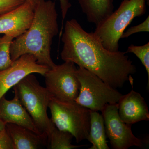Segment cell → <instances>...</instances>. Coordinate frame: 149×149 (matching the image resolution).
Masks as SVG:
<instances>
[{"label": "cell", "instance_id": "obj_12", "mask_svg": "<svg viewBox=\"0 0 149 149\" xmlns=\"http://www.w3.org/2000/svg\"><path fill=\"white\" fill-rule=\"evenodd\" d=\"M9 100L4 95L0 99V119L5 123H12L24 127L37 134L41 133L33 119L19 100L17 93Z\"/></svg>", "mask_w": 149, "mask_h": 149}, {"label": "cell", "instance_id": "obj_19", "mask_svg": "<svg viewBox=\"0 0 149 149\" xmlns=\"http://www.w3.org/2000/svg\"><path fill=\"white\" fill-rule=\"evenodd\" d=\"M149 32V17H147L145 21L141 24L136 26L131 27L128 28L126 31H124L123 33L121 39L128 38L130 35L136 33L141 32Z\"/></svg>", "mask_w": 149, "mask_h": 149}, {"label": "cell", "instance_id": "obj_21", "mask_svg": "<svg viewBox=\"0 0 149 149\" xmlns=\"http://www.w3.org/2000/svg\"><path fill=\"white\" fill-rule=\"evenodd\" d=\"M0 149H15L13 141L6 128L0 131Z\"/></svg>", "mask_w": 149, "mask_h": 149}, {"label": "cell", "instance_id": "obj_9", "mask_svg": "<svg viewBox=\"0 0 149 149\" xmlns=\"http://www.w3.org/2000/svg\"><path fill=\"white\" fill-rule=\"evenodd\" d=\"M49 70L47 67L37 63L32 55L21 56L8 68L0 71V99L27 75L37 73L44 76Z\"/></svg>", "mask_w": 149, "mask_h": 149}, {"label": "cell", "instance_id": "obj_7", "mask_svg": "<svg viewBox=\"0 0 149 149\" xmlns=\"http://www.w3.org/2000/svg\"><path fill=\"white\" fill-rule=\"evenodd\" d=\"M77 69L73 63L65 62L46 72L44 75L45 88L52 97L65 101H75L80 88Z\"/></svg>", "mask_w": 149, "mask_h": 149}, {"label": "cell", "instance_id": "obj_1", "mask_svg": "<svg viewBox=\"0 0 149 149\" xmlns=\"http://www.w3.org/2000/svg\"><path fill=\"white\" fill-rule=\"evenodd\" d=\"M61 53L65 62H71L94 73L112 88L133 85L136 65L125 52H111L104 47L93 32L84 30L76 19L66 21L62 36Z\"/></svg>", "mask_w": 149, "mask_h": 149}, {"label": "cell", "instance_id": "obj_25", "mask_svg": "<svg viewBox=\"0 0 149 149\" xmlns=\"http://www.w3.org/2000/svg\"><path fill=\"white\" fill-rule=\"evenodd\" d=\"M122 1H123V0H122Z\"/></svg>", "mask_w": 149, "mask_h": 149}, {"label": "cell", "instance_id": "obj_3", "mask_svg": "<svg viewBox=\"0 0 149 149\" xmlns=\"http://www.w3.org/2000/svg\"><path fill=\"white\" fill-rule=\"evenodd\" d=\"M13 88L37 128L48 137L56 126L47 112L52 98L49 91L40 85L33 73L27 75Z\"/></svg>", "mask_w": 149, "mask_h": 149}, {"label": "cell", "instance_id": "obj_10", "mask_svg": "<svg viewBox=\"0 0 149 149\" xmlns=\"http://www.w3.org/2000/svg\"><path fill=\"white\" fill-rule=\"evenodd\" d=\"M35 5L25 1L17 8L0 15V34L15 39L24 33L32 24Z\"/></svg>", "mask_w": 149, "mask_h": 149}, {"label": "cell", "instance_id": "obj_6", "mask_svg": "<svg viewBox=\"0 0 149 149\" xmlns=\"http://www.w3.org/2000/svg\"><path fill=\"white\" fill-rule=\"evenodd\" d=\"M77 76L80 88L75 101L90 110L102 111L108 104L118 103L123 95L83 67L77 68Z\"/></svg>", "mask_w": 149, "mask_h": 149}, {"label": "cell", "instance_id": "obj_8", "mask_svg": "<svg viewBox=\"0 0 149 149\" xmlns=\"http://www.w3.org/2000/svg\"><path fill=\"white\" fill-rule=\"evenodd\" d=\"M106 136L113 149H128L132 146L143 148L147 141L133 134L131 125L123 121L118 115L117 103L108 104L102 110Z\"/></svg>", "mask_w": 149, "mask_h": 149}, {"label": "cell", "instance_id": "obj_14", "mask_svg": "<svg viewBox=\"0 0 149 149\" xmlns=\"http://www.w3.org/2000/svg\"><path fill=\"white\" fill-rule=\"evenodd\" d=\"M89 22L97 26L106 19L114 10L113 0H78Z\"/></svg>", "mask_w": 149, "mask_h": 149}, {"label": "cell", "instance_id": "obj_20", "mask_svg": "<svg viewBox=\"0 0 149 149\" xmlns=\"http://www.w3.org/2000/svg\"><path fill=\"white\" fill-rule=\"evenodd\" d=\"M25 1V0H0V15L17 8Z\"/></svg>", "mask_w": 149, "mask_h": 149}, {"label": "cell", "instance_id": "obj_13", "mask_svg": "<svg viewBox=\"0 0 149 149\" xmlns=\"http://www.w3.org/2000/svg\"><path fill=\"white\" fill-rule=\"evenodd\" d=\"M5 128L13 141L15 149H38L47 145V136L37 134L26 128L12 123H7Z\"/></svg>", "mask_w": 149, "mask_h": 149}, {"label": "cell", "instance_id": "obj_4", "mask_svg": "<svg viewBox=\"0 0 149 149\" xmlns=\"http://www.w3.org/2000/svg\"><path fill=\"white\" fill-rule=\"evenodd\" d=\"M146 12V0H123L116 10L96 26L93 33L107 49L118 52L123 33L134 18Z\"/></svg>", "mask_w": 149, "mask_h": 149}, {"label": "cell", "instance_id": "obj_23", "mask_svg": "<svg viewBox=\"0 0 149 149\" xmlns=\"http://www.w3.org/2000/svg\"><path fill=\"white\" fill-rule=\"evenodd\" d=\"M6 123L0 119V131L5 128Z\"/></svg>", "mask_w": 149, "mask_h": 149}, {"label": "cell", "instance_id": "obj_15", "mask_svg": "<svg viewBox=\"0 0 149 149\" xmlns=\"http://www.w3.org/2000/svg\"><path fill=\"white\" fill-rule=\"evenodd\" d=\"M102 115L98 111H91L90 131L87 140L92 146L89 149H109Z\"/></svg>", "mask_w": 149, "mask_h": 149}, {"label": "cell", "instance_id": "obj_18", "mask_svg": "<svg viewBox=\"0 0 149 149\" xmlns=\"http://www.w3.org/2000/svg\"><path fill=\"white\" fill-rule=\"evenodd\" d=\"M126 54H134L145 67L148 75V86L149 83V42L142 46L131 45L128 47Z\"/></svg>", "mask_w": 149, "mask_h": 149}, {"label": "cell", "instance_id": "obj_2", "mask_svg": "<svg viewBox=\"0 0 149 149\" xmlns=\"http://www.w3.org/2000/svg\"><path fill=\"white\" fill-rule=\"evenodd\" d=\"M56 3L52 0H39L35 5V15L30 27L14 39L11 44L12 61L23 55L34 56L37 63L52 69L56 65L51 55L54 37L59 28Z\"/></svg>", "mask_w": 149, "mask_h": 149}, {"label": "cell", "instance_id": "obj_11", "mask_svg": "<svg viewBox=\"0 0 149 149\" xmlns=\"http://www.w3.org/2000/svg\"><path fill=\"white\" fill-rule=\"evenodd\" d=\"M118 115L125 123L132 125L141 121H148V107L140 93L133 91L123 95L117 103Z\"/></svg>", "mask_w": 149, "mask_h": 149}, {"label": "cell", "instance_id": "obj_16", "mask_svg": "<svg viewBox=\"0 0 149 149\" xmlns=\"http://www.w3.org/2000/svg\"><path fill=\"white\" fill-rule=\"evenodd\" d=\"M73 138L71 133L59 130L55 126L48 136L47 147L50 149H73L87 146V145H72Z\"/></svg>", "mask_w": 149, "mask_h": 149}, {"label": "cell", "instance_id": "obj_17", "mask_svg": "<svg viewBox=\"0 0 149 149\" xmlns=\"http://www.w3.org/2000/svg\"><path fill=\"white\" fill-rule=\"evenodd\" d=\"M13 39V37L6 35L0 37V71L8 68L12 63L10 47Z\"/></svg>", "mask_w": 149, "mask_h": 149}, {"label": "cell", "instance_id": "obj_5", "mask_svg": "<svg viewBox=\"0 0 149 149\" xmlns=\"http://www.w3.org/2000/svg\"><path fill=\"white\" fill-rule=\"evenodd\" d=\"M51 119L59 130L71 133L77 143L87 139L90 131L91 111L75 101L51 98L49 105Z\"/></svg>", "mask_w": 149, "mask_h": 149}, {"label": "cell", "instance_id": "obj_22", "mask_svg": "<svg viewBox=\"0 0 149 149\" xmlns=\"http://www.w3.org/2000/svg\"><path fill=\"white\" fill-rule=\"evenodd\" d=\"M60 4V8L61 9L62 17V24L63 23V20H64L70 8H71V3L69 2L68 0H59Z\"/></svg>", "mask_w": 149, "mask_h": 149}, {"label": "cell", "instance_id": "obj_24", "mask_svg": "<svg viewBox=\"0 0 149 149\" xmlns=\"http://www.w3.org/2000/svg\"><path fill=\"white\" fill-rule=\"evenodd\" d=\"M25 1H29L32 2L36 4L39 0H25Z\"/></svg>", "mask_w": 149, "mask_h": 149}]
</instances>
